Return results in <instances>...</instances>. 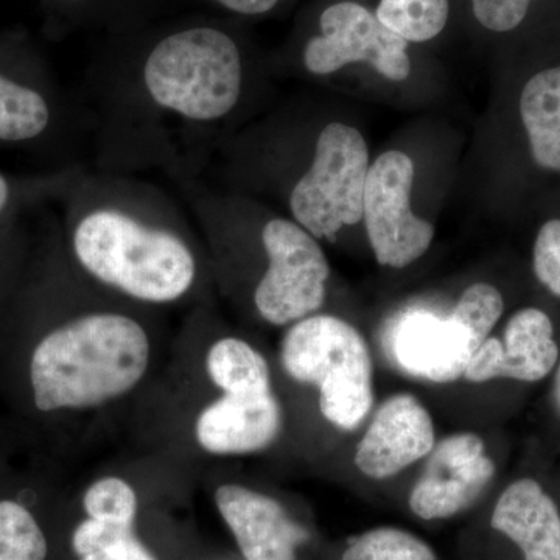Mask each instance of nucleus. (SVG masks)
I'll use <instances>...</instances> for the list:
<instances>
[{"instance_id":"4468645a","label":"nucleus","mask_w":560,"mask_h":560,"mask_svg":"<svg viewBox=\"0 0 560 560\" xmlns=\"http://www.w3.org/2000/svg\"><path fill=\"white\" fill-rule=\"evenodd\" d=\"M480 348L469 330L453 316L412 312L397 324L390 349L399 366L412 377L431 383H453L466 375Z\"/></svg>"},{"instance_id":"b1692460","label":"nucleus","mask_w":560,"mask_h":560,"mask_svg":"<svg viewBox=\"0 0 560 560\" xmlns=\"http://www.w3.org/2000/svg\"><path fill=\"white\" fill-rule=\"evenodd\" d=\"M504 312L503 294L490 283H474L464 291L451 315L463 324L481 346L492 334Z\"/></svg>"},{"instance_id":"9d476101","label":"nucleus","mask_w":560,"mask_h":560,"mask_svg":"<svg viewBox=\"0 0 560 560\" xmlns=\"http://www.w3.org/2000/svg\"><path fill=\"white\" fill-rule=\"evenodd\" d=\"M495 475L485 441L475 433H456L434 445L411 490V511L423 521H442L466 511Z\"/></svg>"},{"instance_id":"f03ea898","label":"nucleus","mask_w":560,"mask_h":560,"mask_svg":"<svg viewBox=\"0 0 560 560\" xmlns=\"http://www.w3.org/2000/svg\"><path fill=\"white\" fill-rule=\"evenodd\" d=\"M66 250L84 276L158 312L215 305L208 249L180 198L138 175L80 171Z\"/></svg>"},{"instance_id":"0eeeda50","label":"nucleus","mask_w":560,"mask_h":560,"mask_svg":"<svg viewBox=\"0 0 560 560\" xmlns=\"http://www.w3.org/2000/svg\"><path fill=\"white\" fill-rule=\"evenodd\" d=\"M411 46L361 0H324L302 22L296 50L311 75L326 77L346 66L368 65L383 79L405 81L412 69Z\"/></svg>"},{"instance_id":"6ab92c4d","label":"nucleus","mask_w":560,"mask_h":560,"mask_svg":"<svg viewBox=\"0 0 560 560\" xmlns=\"http://www.w3.org/2000/svg\"><path fill=\"white\" fill-rule=\"evenodd\" d=\"M469 11L486 35L560 40V0H469Z\"/></svg>"},{"instance_id":"a211bd4d","label":"nucleus","mask_w":560,"mask_h":560,"mask_svg":"<svg viewBox=\"0 0 560 560\" xmlns=\"http://www.w3.org/2000/svg\"><path fill=\"white\" fill-rule=\"evenodd\" d=\"M72 31L102 36L131 31L171 16L183 0H46Z\"/></svg>"},{"instance_id":"4be33fe9","label":"nucleus","mask_w":560,"mask_h":560,"mask_svg":"<svg viewBox=\"0 0 560 560\" xmlns=\"http://www.w3.org/2000/svg\"><path fill=\"white\" fill-rule=\"evenodd\" d=\"M49 545L32 512L0 500V560H46Z\"/></svg>"},{"instance_id":"412c9836","label":"nucleus","mask_w":560,"mask_h":560,"mask_svg":"<svg viewBox=\"0 0 560 560\" xmlns=\"http://www.w3.org/2000/svg\"><path fill=\"white\" fill-rule=\"evenodd\" d=\"M378 20L412 44H425L447 31L453 0H378Z\"/></svg>"},{"instance_id":"423d86ee","label":"nucleus","mask_w":560,"mask_h":560,"mask_svg":"<svg viewBox=\"0 0 560 560\" xmlns=\"http://www.w3.org/2000/svg\"><path fill=\"white\" fill-rule=\"evenodd\" d=\"M370 150L355 128L331 121L319 131L307 168L287 194L290 219L316 241L335 242L363 219Z\"/></svg>"},{"instance_id":"20e7f679","label":"nucleus","mask_w":560,"mask_h":560,"mask_svg":"<svg viewBox=\"0 0 560 560\" xmlns=\"http://www.w3.org/2000/svg\"><path fill=\"white\" fill-rule=\"evenodd\" d=\"M161 313L103 289L72 261L68 312L28 361L36 410L77 416L86 425L140 407L167 363Z\"/></svg>"},{"instance_id":"f257e3e1","label":"nucleus","mask_w":560,"mask_h":560,"mask_svg":"<svg viewBox=\"0 0 560 560\" xmlns=\"http://www.w3.org/2000/svg\"><path fill=\"white\" fill-rule=\"evenodd\" d=\"M249 62L241 20L220 13L103 36L84 81L95 171L202 178L231 139Z\"/></svg>"},{"instance_id":"1a4fd4ad","label":"nucleus","mask_w":560,"mask_h":560,"mask_svg":"<svg viewBox=\"0 0 560 560\" xmlns=\"http://www.w3.org/2000/svg\"><path fill=\"white\" fill-rule=\"evenodd\" d=\"M412 180L415 164L396 150L381 154L368 172L363 219L371 248L382 267H408L433 242V224L412 213Z\"/></svg>"},{"instance_id":"7ed1b4c3","label":"nucleus","mask_w":560,"mask_h":560,"mask_svg":"<svg viewBox=\"0 0 560 560\" xmlns=\"http://www.w3.org/2000/svg\"><path fill=\"white\" fill-rule=\"evenodd\" d=\"M150 396L165 399L158 448L201 460L243 458L268 451L283 425L282 405L267 357L220 324L215 305L189 311Z\"/></svg>"},{"instance_id":"cd10ccee","label":"nucleus","mask_w":560,"mask_h":560,"mask_svg":"<svg viewBox=\"0 0 560 560\" xmlns=\"http://www.w3.org/2000/svg\"><path fill=\"white\" fill-rule=\"evenodd\" d=\"M555 401H556V407H558V411L560 412V360H559L558 372H556Z\"/></svg>"},{"instance_id":"ddd939ff","label":"nucleus","mask_w":560,"mask_h":560,"mask_svg":"<svg viewBox=\"0 0 560 560\" xmlns=\"http://www.w3.org/2000/svg\"><path fill=\"white\" fill-rule=\"evenodd\" d=\"M559 361L558 342L550 316L536 307L515 312L503 337H489L471 357L464 377L471 383L495 378L539 382Z\"/></svg>"},{"instance_id":"393cba45","label":"nucleus","mask_w":560,"mask_h":560,"mask_svg":"<svg viewBox=\"0 0 560 560\" xmlns=\"http://www.w3.org/2000/svg\"><path fill=\"white\" fill-rule=\"evenodd\" d=\"M533 270L541 285L560 298V219L545 221L537 231Z\"/></svg>"},{"instance_id":"5701e85b","label":"nucleus","mask_w":560,"mask_h":560,"mask_svg":"<svg viewBox=\"0 0 560 560\" xmlns=\"http://www.w3.org/2000/svg\"><path fill=\"white\" fill-rule=\"evenodd\" d=\"M341 560H436V556L407 530L377 528L352 541Z\"/></svg>"},{"instance_id":"bb28decb","label":"nucleus","mask_w":560,"mask_h":560,"mask_svg":"<svg viewBox=\"0 0 560 560\" xmlns=\"http://www.w3.org/2000/svg\"><path fill=\"white\" fill-rule=\"evenodd\" d=\"M11 195H13V190H11L10 180L0 173V215L9 208Z\"/></svg>"},{"instance_id":"f3484780","label":"nucleus","mask_w":560,"mask_h":560,"mask_svg":"<svg viewBox=\"0 0 560 560\" xmlns=\"http://www.w3.org/2000/svg\"><path fill=\"white\" fill-rule=\"evenodd\" d=\"M528 153L540 172L560 175V60L534 70L518 97Z\"/></svg>"},{"instance_id":"39448f33","label":"nucleus","mask_w":560,"mask_h":560,"mask_svg":"<svg viewBox=\"0 0 560 560\" xmlns=\"http://www.w3.org/2000/svg\"><path fill=\"white\" fill-rule=\"evenodd\" d=\"M283 375L315 388L323 418L350 431L360 427L374 405V368L366 340L338 316L315 313L285 327L279 345Z\"/></svg>"},{"instance_id":"aec40b11","label":"nucleus","mask_w":560,"mask_h":560,"mask_svg":"<svg viewBox=\"0 0 560 560\" xmlns=\"http://www.w3.org/2000/svg\"><path fill=\"white\" fill-rule=\"evenodd\" d=\"M49 95L0 70V142H31L54 124Z\"/></svg>"},{"instance_id":"f8f14e48","label":"nucleus","mask_w":560,"mask_h":560,"mask_svg":"<svg viewBox=\"0 0 560 560\" xmlns=\"http://www.w3.org/2000/svg\"><path fill=\"white\" fill-rule=\"evenodd\" d=\"M436 445L433 418L411 394L383 401L355 451L357 469L371 480H388L427 458Z\"/></svg>"},{"instance_id":"dca6fc26","label":"nucleus","mask_w":560,"mask_h":560,"mask_svg":"<svg viewBox=\"0 0 560 560\" xmlns=\"http://www.w3.org/2000/svg\"><path fill=\"white\" fill-rule=\"evenodd\" d=\"M490 523L521 548L525 560H560L558 506L533 478L504 489Z\"/></svg>"},{"instance_id":"2eb2a0df","label":"nucleus","mask_w":560,"mask_h":560,"mask_svg":"<svg viewBox=\"0 0 560 560\" xmlns=\"http://www.w3.org/2000/svg\"><path fill=\"white\" fill-rule=\"evenodd\" d=\"M213 500L243 558L296 560L301 533L278 500L237 482L220 485Z\"/></svg>"},{"instance_id":"9b49d317","label":"nucleus","mask_w":560,"mask_h":560,"mask_svg":"<svg viewBox=\"0 0 560 560\" xmlns=\"http://www.w3.org/2000/svg\"><path fill=\"white\" fill-rule=\"evenodd\" d=\"M127 477L98 475L84 490L86 518L72 534L80 560H158L136 533L139 493Z\"/></svg>"},{"instance_id":"a878e982","label":"nucleus","mask_w":560,"mask_h":560,"mask_svg":"<svg viewBox=\"0 0 560 560\" xmlns=\"http://www.w3.org/2000/svg\"><path fill=\"white\" fill-rule=\"evenodd\" d=\"M210 10L235 20H256L285 9L294 0H198Z\"/></svg>"},{"instance_id":"6e6552de","label":"nucleus","mask_w":560,"mask_h":560,"mask_svg":"<svg viewBox=\"0 0 560 560\" xmlns=\"http://www.w3.org/2000/svg\"><path fill=\"white\" fill-rule=\"evenodd\" d=\"M268 270L249 298L264 323L289 327L326 304L330 265L319 242L289 217L259 221Z\"/></svg>"}]
</instances>
